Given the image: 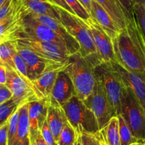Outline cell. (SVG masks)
I'll return each mask as SVG.
<instances>
[{
	"label": "cell",
	"instance_id": "cell-1",
	"mask_svg": "<svg viewBox=\"0 0 145 145\" xmlns=\"http://www.w3.org/2000/svg\"><path fill=\"white\" fill-rule=\"evenodd\" d=\"M113 41L118 64L145 78V38L135 13Z\"/></svg>",
	"mask_w": 145,
	"mask_h": 145
},
{
	"label": "cell",
	"instance_id": "cell-2",
	"mask_svg": "<svg viewBox=\"0 0 145 145\" xmlns=\"http://www.w3.org/2000/svg\"><path fill=\"white\" fill-rule=\"evenodd\" d=\"M56 7L60 14L61 22L80 45L79 55L87 59L95 68L103 63L98 55L93 36L86 21L61 7Z\"/></svg>",
	"mask_w": 145,
	"mask_h": 145
},
{
	"label": "cell",
	"instance_id": "cell-3",
	"mask_svg": "<svg viewBox=\"0 0 145 145\" xmlns=\"http://www.w3.org/2000/svg\"><path fill=\"white\" fill-rule=\"evenodd\" d=\"M95 67L79 53L71 55L69 63L65 68L74 86L76 95L84 101L94 90L96 84Z\"/></svg>",
	"mask_w": 145,
	"mask_h": 145
},
{
	"label": "cell",
	"instance_id": "cell-4",
	"mask_svg": "<svg viewBox=\"0 0 145 145\" xmlns=\"http://www.w3.org/2000/svg\"><path fill=\"white\" fill-rule=\"evenodd\" d=\"M70 125L77 133L99 134V127L94 113L76 95L62 105Z\"/></svg>",
	"mask_w": 145,
	"mask_h": 145
},
{
	"label": "cell",
	"instance_id": "cell-5",
	"mask_svg": "<svg viewBox=\"0 0 145 145\" xmlns=\"http://www.w3.org/2000/svg\"><path fill=\"white\" fill-rule=\"evenodd\" d=\"M120 115L124 118L133 135L138 139L145 140V110L133 92L124 86Z\"/></svg>",
	"mask_w": 145,
	"mask_h": 145
},
{
	"label": "cell",
	"instance_id": "cell-6",
	"mask_svg": "<svg viewBox=\"0 0 145 145\" xmlns=\"http://www.w3.org/2000/svg\"><path fill=\"white\" fill-rule=\"evenodd\" d=\"M96 79L101 82L112 105L119 115L121 109L123 86L110 63H102L95 68Z\"/></svg>",
	"mask_w": 145,
	"mask_h": 145
},
{
	"label": "cell",
	"instance_id": "cell-7",
	"mask_svg": "<svg viewBox=\"0 0 145 145\" xmlns=\"http://www.w3.org/2000/svg\"><path fill=\"white\" fill-rule=\"evenodd\" d=\"M96 80L94 90L84 102L94 113L101 130L113 117L118 115V113L101 82L97 79Z\"/></svg>",
	"mask_w": 145,
	"mask_h": 145
},
{
	"label": "cell",
	"instance_id": "cell-8",
	"mask_svg": "<svg viewBox=\"0 0 145 145\" xmlns=\"http://www.w3.org/2000/svg\"><path fill=\"white\" fill-rule=\"evenodd\" d=\"M16 43L29 48L42 58L57 64H65L69 61L71 55L67 51L55 43L38 41L31 38H20Z\"/></svg>",
	"mask_w": 145,
	"mask_h": 145
},
{
	"label": "cell",
	"instance_id": "cell-9",
	"mask_svg": "<svg viewBox=\"0 0 145 145\" xmlns=\"http://www.w3.org/2000/svg\"><path fill=\"white\" fill-rule=\"evenodd\" d=\"M24 38L55 43L69 52L65 41L55 31L34 18L28 11L24 17L23 30L19 39Z\"/></svg>",
	"mask_w": 145,
	"mask_h": 145
},
{
	"label": "cell",
	"instance_id": "cell-10",
	"mask_svg": "<svg viewBox=\"0 0 145 145\" xmlns=\"http://www.w3.org/2000/svg\"><path fill=\"white\" fill-rule=\"evenodd\" d=\"M86 23L93 36V42L98 55L102 63H118L114 51L113 39L93 18H91L89 21H86Z\"/></svg>",
	"mask_w": 145,
	"mask_h": 145
},
{
	"label": "cell",
	"instance_id": "cell-11",
	"mask_svg": "<svg viewBox=\"0 0 145 145\" xmlns=\"http://www.w3.org/2000/svg\"><path fill=\"white\" fill-rule=\"evenodd\" d=\"M6 69L7 72L6 85L13 92V97L19 101L22 106L31 101L38 100L32 88L17 71L8 67H6Z\"/></svg>",
	"mask_w": 145,
	"mask_h": 145
},
{
	"label": "cell",
	"instance_id": "cell-12",
	"mask_svg": "<svg viewBox=\"0 0 145 145\" xmlns=\"http://www.w3.org/2000/svg\"><path fill=\"white\" fill-rule=\"evenodd\" d=\"M110 63L118 75L123 86L133 92L145 110V78L141 75L129 72L120 64Z\"/></svg>",
	"mask_w": 145,
	"mask_h": 145
},
{
	"label": "cell",
	"instance_id": "cell-13",
	"mask_svg": "<svg viewBox=\"0 0 145 145\" xmlns=\"http://www.w3.org/2000/svg\"><path fill=\"white\" fill-rule=\"evenodd\" d=\"M16 51L25 60L28 69V77L31 81L46 72L50 68L64 64H57L42 58L29 48L18 45L16 43ZM66 64V63H65Z\"/></svg>",
	"mask_w": 145,
	"mask_h": 145
},
{
	"label": "cell",
	"instance_id": "cell-14",
	"mask_svg": "<svg viewBox=\"0 0 145 145\" xmlns=\"http://www.w3.org/2000/svg\"><path fill=\"white\" fill-rule=\"evenodd\" d=\"M69 63V61L64 65L50 68L38 78L32 80L34 92L38 99L48 100L50 101L52 90L55 86L58 74L62 71H64Z\"/></svg>",
	"mask_w": 145,
	"mask_h": 145
},
{
	"label": "cell",
	"instance_id": "cell-15",
	"mask_svg": "<svg viewBox=\"0 0 145 145\" xmlns=\"http://www.w3.org/2000/svg\"><path fill=\"white\" fill-rule=\"evenodd\" d=\"M50 101L35 100L28 102V117L30 123V139L33 142L37 134L41 131L47 119L48 110Z\"/></svg>",
	"mask_w": 145,
	"mask_h": 145
},
{
	"label": "cell",
	"instance_id": "cell-16",
	"mask_svg": "<svg viewBox=\"0 0 145 145\" xmlns=\"http://www.w3.org/2000/svg\"><path fill=\"white\" fill-rule=\"evenodd\" d=\"M74 95L76 92L73 82L65 69L58 74L51 95L50 102L62 106Z\"/></svg>",
	"mask_w": 145,
	"mask_h": 145
},
{
	"label": "cell",
	"instance_id": "cell-17",
	"mask_svg": "<svg viewBox=\"0 0 145 145\" xmlns=\"http://www.w3.org/2000/svg\"><path fill=\"white\" fill-rule=\"evenodd\" d=\"M31 14L37 21L45 24L51 29L55 31L65 41L68 51L71 55H72L79 53L80 50V45L78 41L71 35L70 33L67 31V29L65 28V26L60 21L52 18V17L47 16L37 15L33 13H31Z\"/></svg>",
	"mask_w": 145,
	"mask_h": 145
},
{
	"label": "cell",
	"instance_id": "cell-18",
	"mask_svg": "<svg viewBox=\"0 0 145 145\" xmlns=\"http://www.w3.org/2000/svg\"><path fill=\"white\" fill-rule=\"evenodd\" d=\"M90 15L112 39L116 38L121 31L122 29L119 28L110 14L96 0H91V11Z\"/></svg>",
	"mask_w": 145,
	"mask_h": 145
},
{
	"label": "cell",
	"instance_id": "cell-19",
	"mask_svg": "<svg viewBox=\"0 0 145 145\" xmlns=\"http://www.w3.org/2000/svg\"><path fill=\"white\" fill-rule=\"evenodd\" d=\"M67 121V117L62 107L50 102L48 107L47 122L57 142L59 140L61 132Z\"/></svg>",
	"mask_w": 145,
	"mask_h": 145
},
{
	"label": "cell",
	"instance_id": "cell-20",
	"mask_svg": "<svg viewBox=\"0 0 145 145\" xmlns=\"http://www.w3.org/2000/svg\"><path fill=\"white\" fill-rule=\"evenodd\" d=\"M21 1L28 12L52 17L61 21L60 14L56 6L50 3L48 0H21Z\"/></svg>",
	"mask_w": 145,
	"mask_h": 145
},
{
	"label": "cell",
	"instance_id": "cell-21",
	"mask_svg": "<svg viewBox=\"0 0 145 145\" xmlns=\"http://www.w3.org/2000/svg\"><path fill=\"white\" fill-rule=\"evenodd\" d=\"M112 17L120 29L126 26L130 18L123 9L119 0H96Z\"/></svg>",
	"mask_w": 145,
	"mask_h": 145
},
{
	"label": "cell",
	"instance_id": "cell-22",
	"mask_svg": "<svg viewBox=\"0 0 145 145\" xmlns=\"http://www.w3.org/2000/svg\"><path fill=\"white\" fill-rule=\"evenodd\" d=\"M99 136L105 145H121L120 136V121L118 115L99 131Z\"/></svg>",
	"mask_w": 145,
	"mask_h": 145
},
{
	"label": "cell",
	"instance_id": "cell-23",
	"mask_svg": "<svg viewBox=\"0 0 145 145\" xmlns=\"http://www.w3.org/2000/svg\"><path fill=\"white\" fill-rule=\"evenodd\" d=\"M30 138V123L28 117V103L20 107L19 121L16 134L11 145H22V144Z\"/></svg>",
	"mask_w": 145,
	"mask_h": 145
},
{
	"label": "cell",
	"instance_id": "cell-24",
	"mask_svg": "<svg viewBox=\"0 0 145 145\" xmlns=\"http://www.w3.org/2000/svg\"><path fill=\"white\" fill-rule=\"evenodd\" d=\"M16 52V41H7L0 44V64L16 71L14 55Z\"/></svg>",
	"mask_w": 145,
	"mask_h": 145
},
{
	"label": "cell",
	"instance_id": "cell-25",
	"mask_svg": "<svg viewBox=\"0 0 145 145\" xmlns=\"http://www.w3.org/2000/svg\"><path fill=\"white\" fill-rule=\"evenodd\" d=\"M120 121V136L121 145H134L139 142L138 139L133 135L131 129L125 121L121 115H118Z\"/></svg>",
	"mask_w": 145,
	"mask_h": 145
},
{
	"label": "cell",
	"instance_id": "cell-26",
	"mask_svg": "<svg viewBox=\"0 0 145 145\" xmlns=\"http://www.w3.org/2000/svg\"><path fill=\"white\" fill-rule=\"evenodd\" d=\"M79 134L77 133L74 128L70 125L69 121L65 123L63 129L59 136L58 140L59 145H75L78 137Z\"/></svg>",
	"mask_w": 145,
	"mask_h": 145
},
{
	"label": "cell",
	"instance_id": "cell-27",
	"mask_svg": "<svg viewBox=\"0 0 145 145\" xmlns=\"http://www.w3.org/2000/svg\"><path fill=\"white\" fill-rule=\"evenodd\" d=\"M21 102L13 97L8 101L0 105V125L7 122L14 112L19 107H21Z\"/></svg>",
	"mask_w": 145,
	"mask_h": 145
},
{
	"label": "cell",
	"instance_id": "cell-28",
	"mask_svg": "<svg viewBox=\"0 0 145 145\" xmlns=\"http://www.w3.org/2000/svg\"><path fill=\"white\" fill-rule=\"evenodd\" d=\"M65 1L67 3L68 5L73 10L75 15L83 19L84 21H87L91 18L87 10L81 4L79 0H65Z\"/></svg>",
	"mask_w": 145,
	"mask_h": 145
},
{
	"label": "cell",
	"instance_id": "cell-29",
	"mask_svg": "<svg viewBox=\"0 0 145 145\" xmlns=\"http://www.w3.org/2000/svg\"><path fill=\"white\" fill-rule=\"evenodd\" d=\"M19 107L13 113L9 118V127L8 133V145H11L15 138L18 129V121H19Z\"/></svg>",
	"mask_w": 145,
	"mask_h": 145
},
{
	"label": "cell",
	"instance_id": "cell-30",
	"mask_svg": "<svg viewBox=\"0 0 145 145\" xmlns=\"http://www.w3.org/2000/svg\"><path fill=\"white\" fill-rule=\"evenodd\" d=\"M134 13L145 38V7L143 0H137L134 7Z\"/></svg>",
	"mask_w": 145,
	"mask_h": 145
},
{
	"label": "cell",
	"instance_id": "cell-31",
	"mask_svg": "<svg viewBox=\"0 0 145 145\" xmlns=\"http://www.w3.org/2000/svg\"><path fill=\"white\" fill-rule=\"evenodd\" d=\"M82 145H105L101 140L99 134L82 132L79 135Z\"/></svg>",
	"mask_w": 145,
	"mask_h": 145
},
{
	"label": "cell",
	"instance_id": "cell-32",
	"mask_svg": "<svg viewBox=\"0 0 145 145\" xmlns=\"http://www.w3.org/2000/svg\"><path fill=\"white\" fill-rule=\"evenodd\" d=\"M41 134H42L44 140L45 141L48 145H59L48 125L47 119L41 129Z\"/></svg>",
	"mask_w": 145,
	"mask_h": 145
},
{
	"label": "cell",
	"instance_id": "cell-33",
	"mask_svg": "<svg viewBox=\"0 0 145 145\" xmlns=\"http://www.w3.org/2000/svg\"><path fill=\"white\" fill-rule=\"evenodd\" d=\"M123 9L130 18L134 15V7L137 0H119Z\"/></svg>",
	"mask_w": 145,
	"mask_h": 145
},
{
	"label": "cell",
	"instance_id": "cell-34",
	"mask_svg": "<svg viewBox=\"0 0 145 145\" xmlns=\"http://www.w3.org/2000/svg\"><path fill=\"white\" fill-rule=\"evenodd\" d=\"M9 119L0 125V145H8V133Z\"/></svg>",
	"mask_w": 145,
	"mask_h": 145
},
{
	"label": "cell",
	"instance_id": "cell-35",
	"mask_svg": "<svg viewBox=\"0 0 145 145\" xmlns=\"http://www.w3.org/2000/svg\"><path fill=\"white\" fill-rule=\"evenodd\" d=\"M13 92L7 85L0 84V105L13 98Z\"/></svg>",
	"mask_w": 145,
	"mask_h": 145
},
{
	"label": "cell",
	"instance_id": "cell-36",
	"mask_svg": "<svg viewBox=\"0 0 145 145\" xmlns=\"http://www.w3.org/2000/svg\"><path fill=\"white\" fill-rule=\"evenodd\" d=\"M48 1H49L50 3H51V4H53V5L61 7V8L64 9H65L66 11H69V12L71 13V14H74L75 15L73 10L71 9V7H69V5H68L67 3L65 1V0H48Z\"/></svg>",
	"mask_w": 145,
	"mask_h": 145
},
{
	"label": "cell",
	"instance_id": "cell-37",
	"mask_svg": "<svg viewBox=\"0 0 145 145\" xmlns=\"http://www.w3.org/2000/svg\"><path fill=\"white\" fill-rule=\"evenodd\" d=\"M7 80V72L6 67L0 64V84L6 85Z\"/></svg>",
	"mask_w": 145,
	"mask_h": 145
},
{
	"label": "cell",
	"instance_id": "cell-38",
	"mask_svg": "<svg viewBox=\"0 0 145 145\" xmlns=\"http://www.w3.org/2000/svg\"><path fill=\"white\" fill-rule=\"evenodd\" d=\"M33 142H35L36 145H48L46 142H45V141L44 140L43 137H42V134H41V131H40V132L37 134L36 136H35Z\"/></svg>",
	"mask_w": 145,
	"mask_h": 145
},
{
	"label": "cell",
	"instance_id": "cell-39",
	"mask_svg": "<svg viewBox=\"0 0 145 145\" xmlns=\"http://www.w3.org/2000/svg\"><path fill=\"white\" fill-rule=\"evenodd\" d=\"M79 1L90 14L91 11V0H79Z\"/></svg>",
	"mask_w": 145,
	"mask_h": 145
},
{
	"label": "cell",
	"instance_id": "cell-40",
	"mask_svg": "<svg viewBox=\"0 0 145 145\" xmlns=\"http://www.w3.org/2000/svg\"><path fill=\"white\" fill-rule=\"evenodd\" d=\"M134 145H145V140H144V139H140L137 143H136Z\"/></svg>",
	"mask_w": 145,
	"mask_h": 145
},
{
	"label": "cell",
	"instance_id": "cell-41",
	"mask_svg": "<svg viewBox=\"0 0 145 145\" xmlns=\"http://www.w3.org/2000/svg\"><path fill=\"white\" fill-rule=\"evenodd\" d=\"M30 144H31V139H30V138H28V139H27L26 140H25V142L22 144V145H30Z\"/></svg>",
	"mask_w": 145,
	"mask_h": 145
},
{
	"label": "cell",
	"instance_id": "cell-42",
	"mask_svg": "<svg viewBox=\"0 0 145 145\" xmlns=\"http://www.w3.org/2000/svg\"><path fill=\"white\" fill-rule=\"evenodd\" d=\"M75 145H82V143H81L80 139H79V137H78V139H77V141H76V144H75Z\"/></svg>",
	"mask_w": 145,
	"mask_h": 145
},
{
	"label": "cell",
	"instance_id": "cell-43",
	"mask_svg": "<svg viewBox=\"0 0 145 145\" xmlns=\"http://www.w3.org/2000/svg\"><path fill=\"white\" fill-rule=\"evenodd\" d=\"M30 145H36V144H35V142H31V144H30Z\"/></svg>",
	"mask_w": 145,
	"mask_h": 145
},
{
	"label": "cell",
	"instance_id": "cell-44",
	"mask_svg": "<svg viewBox=\"0 0 145 145\" xmlns=\"http://www.w3.org/2000/svg\"><path fill=\"white\" fill-rule=\"evenodd\" d=\"M6 0H0V5H1V4H2Z\"/></svg>",
	"mask_w": 145,
	"mask_h": 145
},
{
	"label": "cell",
	"instance_id": "cell-45",
	"mask_svg": "<svg viewBox=\"0 0 145 145\" xmlns=\"http://www.w3.org/2000/svg\"><path fill=\"white\" fill-rule=\"evenodd\" d=\"M143 2H144V7H145V0H143Z\"/></svg>",
	"mask_w": 145,
	"mask_h": 145
},
{
	"label": "cell",
	"instance_id": "cell-46",
	"mask_svg": "<svg viewBox=\"0 0 145 145\" xmlns=\"http://www.w3.org/2000/svg\"></svg>",
	"mask_w": 145,
	"mask_h": 145
},
{
	"label": "cell",
	"instance_id": "cell-47",
	"mask_svg": "<svg viewBox=\"0 0 145 145\" xmlns=\"http://www.w3.org/2000/svg\"></svg>",
	"mask_w": 145,
	"mask_h": 145
}]
</instances>
